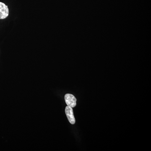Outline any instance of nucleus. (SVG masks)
<instances>
[{"label": "nucleus", "instance_id": "f03ea898", "mask_svg": "<svg viewBox=\"0 0 151 151\" xmlns=\"http://www.w3.org/2000/svg\"><path fill=\"white\" fill-rule=\"evenodd\" d=\"M65 100L68 106L74 108L76 105V99L72 94H67L65 96Z\"/></svg>", "mask_w": 151, "mask_h": 151}, {"label": "nucleus", "instance_id": "f257e3e1", "mask_svg": "<svg viewBox=\"0 0 151 151\" xmlns=\"http://www.w3.org/2000/svg\"><path fill=\"white\" fill-rule=\"evenodd\" d=\"M9 15L8 7L4 3L0 2V19H6Z\"/></svg>", "mask_w": 151, "mask_h": 151}, {"label": "nucleus", "instance_id": "7ed1b4c3", "mask_svg": "<svg viewBox=\"0 0 151 151\" xmlns=\"http://www.w3.org/2000/svg\"><path fill=\"white\" fill-rule=\"evenodd\" d=\"M65 114L68 119V121L71 124H74L75 123V119L73 115V111L72 108L67 106L65 109Z\"/></svg>", "mask_w": 151, "mask_h": 151}]
</instances>
